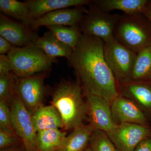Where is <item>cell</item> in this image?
<instances>
[{"label": "cell", "instance_id": "cell-2", "mask_svg": "<svg viewBox=\"0 0 151 151\" xmlns=\"http://www.w3.org/2000/svg\"><path fill=\"white\" fill-rule=\"evenodd\" d=\"M52 103L59 113L65 129H74L87 118V104L78 83H61L55 91Z\"/></svg>", "mask_w": 151, "mask_h": 151}, {"label": "cell", "instance_id": "cell-4", "mask_svg": "<svg viewBox=\"0 0 151 151\" xmlns=\"http://www.w3.org/2000/svg\"><path fill=\"white\" fill-rule=\"evenodd\" d=\"M14 73L21 78L32 76L48 70L55 61L40 48L32 44L28 46H13L7 54Z\"/></svg>", "mask_w": 151, "mask_h": 151}, {"label": "cell", "instance_id": "cell-21", "mask_svg": "<svg viewBox=\"0 0 151 151\" xmlns=\"http://www.w3.org/2000/svg\"><path fill=\"white\" fill-rule=\"evenodd\" d=\"M0 10L3 14L20 21L23 24L31 27L35 20L31 17L26 2L17 0H0Z\"/></svg>", "mask_w": 151, "mask_h": 151}, {"label": "cell", "instance_id": "cell-20", "mask_svg": "<svg viewBox=\"0 0 151 151\" xmlns=\"http://www.w3.org/2000/svg\"><path fill=\"white\" fill-rule=\"evenodd\" d=\"M131 81H151V44L137 53Z\"/></svg>", "mask_w": 151, "mask_h": 151}, {"label": "cell", "instance_id": "cell-35", "mask_svg": "<svg viewBox=\"0 0 151 151\" xmlns=\"http://www.w3.org/2000/svg\"><path fill=\"white\" fill-rule=\"evenodd\" d=\"M150 137H151V136H150Z\"/></svg>", "mask_w": 151, "mask_h": 151}, {"label": "cell", "instance_id": "cell-18", "mask_svg": "<svg viewBox=\"0 0 151 151\" xmlns=\"http://www.w3.org/2000/svg\"><path fill=\"white\" fill-rule=\"evenodd\" d=\"M94 130L90 124L78 126L66 136L56 151H84L88 147L90 137Z\"/></svg>", "mask_w": 151, "mask_h": 151}, {"label": "cell", "instance_id": "cell-10", "mask_svg": "<svg viewBox=\"0 0 151 151\" xmlns=\"http://www.w3.org/2000/svg\"><path fill=\"white\" fill-rule=\"evenodd\" d=\"M111 111L117 125L131 123L150 126V120L132 100L119 94L111 104Z\"/></svg>", "mask_w": 151, "mask_h": 151}, {"label": "cell", "instance_id": "cell-30", "mask_svg": "<svg viewBox=\"0 0 151 151\" xmlns=\"http://www.w3.org/2000/svg\"><path fill=\"white\" fill-rule=\"evenodd\" d=\"M134 151H151V137L146 138L141 142Z\"/></svg>", "mask_w": 151, "mask_h": 151}, {"label": "cell", "instance_id": "cell-14", "mask_svg": "<svg viewBox=\"0 0 151 151\" xmlns=\"http://www.w3.org/2000/svg\"><path fill=\"white\" fill-rule=\"evenodd\" d=\"M0 35L13 46L23 47L33 44L37 36L27 27L10 19L1 15Z\"/></svg>", "mask_w": 151, "mask_h": 151}, {"label": "cell", "instance_id": "cell-5", "mask_svg": "<svg viewBox=\"0 0 151 151\" xmlns=\"http://www.w3.org/2000/svg\"><path fill=\"white\" fill-rule=\"evenodd\" d=\"M104 55L118 84L131 81L137 53L114 37L104 42Z\"/></svg>", "mask_w": 151, "mask_h": 151}, {"label": "cell", "instance_id": "cell-7", "mask_svg": "<svg viewBox=\"0 0 151 151\" xmlns=\"http://www.w3.org/2000/svg\"><path fill=\"white\" fill-rule=\"evenodd\" d=\"M11 116L13 129L22 140L27 150L37 151L36 146L37 133L32 116L17 95L11 101Z\"/></svg>", "mask_w": 151, "mask_h": 151}, {"label": "cell", "instance_id": "cell-23", "mask_svg": "<svg viewBox=\"0 0 151 151\" xmlns=\"http://www.w3.org/2000/svg\"><path fill=\"white\" fill-rule=\"evenodd\" d=\"M47 27L60 41L73 49L77 45L82 35L77 25L71 27L51 26Z\"/></svg>", "mask_w": 151, "mask_h": 151}, {"label": "cell", "instance_id": "cell-27", "mask_svg": "<svg viewBox=\"0 0 151 151\" xmlns=\"http://www.w3.org/2000/svg\"><path fill=\"white\" fill-rule=\"evenodd\" d=\"M13 72L12 64L8 56L0 55V75H7Z\"/></svg>", "mask_w": 151, "mask_h": 151}, {"label": "cell", "instance_id": "cell-1", "mask_svg": "<svg viewBox=\"0 0 151 151\" xmlns=\"http://www.w3.org/2000/svg\"><path fill=\"white\" fill-rule=\"evenodd\" d=\"M104 46L99 38L82 34L68 60L85 93L103 97L111 104L119 95V85L105 61Z\"/></svg>", "mask_w": 151, "mask_h": 151}, {"label": "cell", "instance_id": "cell-26", "mask_svg": "<svg viewBox=\"0 0 151 151\" xmlns=\"http://www.w3.org/2000/svg\"><path fill=\"white\" fill-rule=\"evenodd\" d=\"M14 87L12 73L7 75H0V100L6 101L12 97Z\"/></svg>", "mask_w": 151, "mask_h": 151}, {"label": "cell", "instance_id": "cell-9", "mask_svg": "<svg viewBox=\"0 0 151 151\" xmlns=\"http://www.w3.org/2000/svg\"><path fill=\"white\" fill-rule=\"evenodd\" d=\"M87 118L94 129L109 133L117 126L113 119L111 103L105 98L85 93Z\"/></svg>", "mask_w": 151, "mask_h": 151}, {"label": "cell", "instance_id": "cell-15", "mask_svg": "<svg viewBox=\"0 0 151 151\" xmlns=\"http://www.w3.org/2000/svg\"><path fill=\"white\" fill-rule=\"evenodd\" d=\"M29 8L31 17L34 20L49 13L72 7L90 4L89 0H29L25 1Z\"/></svg>", "mask_w": 151, "mask_h": 151}, {"label": "cell", "instance_id": "cell-13", "mask_svg": "<svg viewBox=\"0 0 151 151\" xmlns=\"http://www.w3.org/2000/svg\"><path fill=\"white\" fill-rule=\"evenodd\" d=\"M119 85V94L132 100L151 119V81H130Z\"/></svg>", "mask_w": 151, "mask_h": 151}, {"label": "cell", "instance_id": "cell-22", "mask_svg": "<svg viewBox=\"0 0 151 151\" xmlns=\"http://www.w3.org/2000/svg\"><path fill=\"white\" fill-rule=\"evenodd\" d=\"M66 134L59 129L41 131L37 134V151H56L66 137Z\"/></svg>", "mask_w": 151, "mask_h": 151}, {"label": "cell", "instance_id": "cell-12", "mask_svg": "<svg viewBox=\"0 0 151 151\" xmlns=\"http://www.w3.org/2000/svg\"><path fill=\"white\" fill-rule=\"evenodd\" d=\"M88 12V10L83 6L58 10L35 20L31 28L36 29L42 26H76L81 22Z\"/></svg>", "mask_w": 151, "mask_h": 151}, {"label": "cell", "instance_id": "cell-6", "mask_svg": "<svg viewBox=\"0 0 151 151\" xmlns=\"http://www.w3.org/2000/svg\"><path fill=\"white\" fill-rule=\"evenodd\" d=\"M90 5L88 13L80 23L81 33L99 38L104 42L111 40L114 37L115 28L121 15L105 12Z\"/></svg>", "mask_w": 151, "mask_h": 151}, {"label": "cell", "instance_id": "cell-32", "mask_svg": "<svg viewBox=\"0 0 151 151\" xmlns=\"http://www.w3.org/2000/svg\"><path fill=\"white\" fill-rule=\"evenodd\" d=\"M4 151H20L18 149L15 148H11L8 149V150H6Z\"/></svg>", "mask_w": 151, "mask_h": 151}, {"label": "cell", "instance_id": "cell-16", "mask_svg": "<svg viewBox=\"0 0 151 151\" xmlns=\"http://www.w3.org/2000/svg\"><path fill=\"white\" fill-rule=\"evenodd\" d=\"M32 116L37 133L45 130L64 128L60 115L52 105H42L34 112Z\"/></svg>", "mask_w": 151, "mask_h": 151}, {"label": "cell", "instance_id": "cell-25", "mask_svg": "<svg viewBox=\"0 0 151 151\" xmlns=\"http://www.w3.org/2000/svg\"><path fill=\"white\" fill-rule=\"evenodd\" d=\"M0 130L17 136L12 126L10 109L6 101L2 100H0Z\"/></svg>", "mask_w": 151, "mask_h": 151}, {"label": "cell", "instance_id": "cell-28", "mask_svg": "<svg viewBox=\"0 0 151 151\" xmlns=\"http://www.w3.org/2000/svg\"><path fill=\"white\" fill-rule=\"evenodd\" d=\"M17 136L0 130V148H4L12 145L17 140Z\"/></svg>", "mask_w": 151, "mask_h": 151}, {"label": "cell", "instance_id": "cell-8", "mask_svg": "<svg viewBox=\"0 0 151 151\" xmlns=\"http://www.w3.org/2000/svg\"><path fill=\"white\" fill-rule=\"evenodd\" d=\"M108 136L118 151H134L143 140L150 137L151 127L141 124H118Z\"/></svg>", "mask_w": 151, "mask_h": 151}, {"label": "cell", "instance_id": "cell-33", "mask_svg": "<svg viewBox=\"0 0 151 151\" xmlns=\"http://www.w3.org/2000/svg\"><path fill=\"white\" fill-rule=\"evenodd\" d=\"M84 151H92V150H91V148L88 146L87 148Z\"/></svg>", "mask_w": 151, "mask_h": 151}, {"label": "cell", "instance_id": "cell-24", "mask_svg": "<svg viewBox=\"0 0 151 151\" xmlns=\"http://www.w3.org/2000/svg\"><path fill=\"white\" fill-rule=\"evenodd\" d=\"M89 145L92 151H118L108 133L101 130H94Z\"/></svg>", "mask_w": 151, "mask_h": 151}, {"label": "cell", "instance_id": "cell-11", "mask_svg": "<svg viewBox=\"0 0 151 151\" xmlns=\"http://www.w3.org/2000/svg\"><path fill=\"white\" fill-rule=\"evenodd\" d=\"M21 78L17 84V95L33 114L42 105L44 92L43 78L33 76Z\"/></svg>", "mask_w": 151, "mask_h": 151}, {"label": "cell", "instance_id": "cell-31", "mask_svg": "<svg viewBox=\"0 0 151 151\" xmlns=\"http://www.w3.org/2000/svg\"><path fill=\"white\" fill-rule=\"evenodd\" d=\"M143 14L148 19L151 23V0H148L143 11Z\"/></svg>", "mask_w": 151, "mask_h": 151}, {"label": "cell", "instance_id": "cell-29", "mask_svg": "<svg viewBox=\"0 0 151 151\" xmlns=\"http://www.w3.org/2000/svg\"><path fill=\"white\" fill-rule=\"evenodd\" d=\"M13 45L8 41L0 36V54L1 55L8 54Z\"/></svg>", "mask_w": 151, "mask_h": 151}, {"label": "cell", "instance_id": "cell-17", "mask_svg": "<svg viewBox=\"0 0 151 151\" xmlns=\"http://www.w3.org/2000/svg\"><path fill=\"white\" fill-rule=\"evenodd\" d=\"M33 44L47 55L54 59L64 57L69 60L73 52V49L60 41L50 30L41 37H37Z\"/></svg>", "mask_w": 151, "mask_h": 151}, {"label": "cell", "instance_id": "cell-19", "mask_svg": "<svg viewBox=\"0 0 151 151\" xmlns=\"http://www.w3.org/2000/svg\"><path fill=\"white\" fill-rule=\"evenodd\" d=\"M148 0H94L93 5L105 12L120 11L125 14L143 13Z\"/></svg>", "mask_w": 151, "mask_h": 151}, {"label": "cell", "instance_id": "cell-34", "mask_svg": "<svg viewBox=\"0 0 151 151\" xmlns=\"http://www.w3.org/2000/svg\"><path fill=\"white\" fill-rule=\"evenodd\" d=\"M25 151H30L27 150H25Z\"/></svg>", "mask_w": 151, "mask_h": 151}, {"label": "cell", "instance_id": "cell-3", "mask_svg": "<svg viewBox=\"0 0 151 151\" xmlns=\"http://www.w3.org/2000/svg\"><path fill=\"white\" fill-rule=\"evenodd\" d=\"M114 37L137 54L151 44V22L143 13L121 15Z\"/></svg>", "mask_w": 151, "mask_h": 151}]
</instances>
